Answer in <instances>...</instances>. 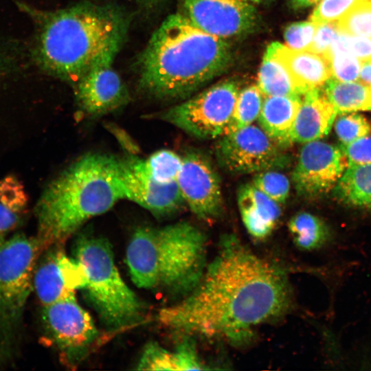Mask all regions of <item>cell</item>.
<instances>
[{
    "mask_svg": "<svg viewBox=\"0 0 371 371\" xmlns=\"http://www.w3.org/2000/svg\"><path fill=\"white\" fill-rule=\"evenodd\" d=\"M291 301L284 271L227 235L196 286L183 300L161 308L157 320L186 335L243 344L257 326L288 311Z\"/></svg>",
    "mask_w": 371,
    "mask_h": 371,
    "instance_id": "6da1fadb",
    "label": "cell"
},
{
    "mask_svg": "<svg viewBox=\"0 0 371 371\" xmlns=\"http://www.w3.org/2000/svg\"><path fill=\"white\" fill-rule=\"evenodd\" d=\"M16 3L34 25L32 61L73 86L93 67L113 63L126 34L124 15L111 6L84 3L46 11Z\"/></svg>",
    "mask_w": 371,
    "mask_h": 371,
    "instance_id": "7a4b0ae2",
    "label": "cell"
},
{
    "mask_svg": "<svg viewBox=\"0 0 371 371\" xmlns=\"http://www.w3.org/2000/svg\"><path fill=\"white\" fill-rule=\"evenodd\" d=\"M231 58L224 38L194 25L183 14L168 16L138 60V87L155 99L183 98L221 74Z\"/></svg>",
    "mask_w": 371,
    "mask_h": 371,
    "instance_id": "3957f363",
    "label": "cell"
},
{
    "mask_svg": "<svg viewBox=\"0 0 371 371\" xmlns=\"http://www.w3.org/2000/svg\"><path fill=\"white\" fill-rule=\"evenodd\" d=\"M122 199L118 157L98 152L80 156L47 184L36 205V238L42 251L63 245Z\"/></svg>",
    "mask_w": 371,
    "mask_h": 371,
    "instance_id": "277c9868",
    "label": "cell"
},
{
    "mask_svg": "<svg viewBox=\"0 0 371 371\" xmlns=\"http://www.w3.org/2000/svg\"><path fill=\"white\" fill-rule=\"evenodd\" d=\"M126 262L137 286L186 295L206 268V238L187 222L161 228L141 227L131 238Z\"/></svg>",
    "mask_w": 371,
    "mask_h": 371,
    "instance_id": "5b68a950",
    "label": "cell"
},
{
    "mask_svg": "<svg viewBox=\"0 0 371 371\" xmlns=\"http://www.w3.org/2000/svg\"><path fill=\"white\" fill-rule=\"evenodd\" d=\"M74 256L86 273L85 296L107 327L119 329L142 319L144 305L122 280L106 239L82 235Z\"/></svg>",
    "mask_w": 371,
    "mask_h": 371,
    "instance_id": "8992f818",
    "label": "cell"
},
{
    "mask_svg": "<svg viewBox=\"0 0 371 371\" xmlns=\"http://www.w3.org/2000/svg\"><path fill=\"white\" fill-rule=\"evenodd\" d=\"M41 251L36 238L22 234L0 244V368L18 355L24 311Z\"/></svg>",
    "mask_w": 371,
    "mask_h": 371,
    "instance_id": "52a82bcc",
    "label": "cell"
},
{
    "mask_svg": "<svg viewBox=\"0 0 371 371\" xmlns=\"http://www.w3.org/2000/svg\"><path fill=\"white\" fill-rule=\"evenodd\" d=\"M239 90L232 80L219 82L160 114L159 118L199 139L221 137Z\"/></svg>",
    "mask_w": 371,
    "mask_h": 371,
    "instance_id": "ba28073f",
    "label": "cell"
},
{
    "mask_svg": "<svg viewBox=\"0 0 371 371\" xmlns=\"http://www.w3.org/2000/svg\"><path fill=\"white\" fill-rule=\"evenodd\" d=\"M219 166L232 174H250L289 166L290 157L261 128L249 125L221 137L215 146Z\"/></svg>",
    "mask_w": 371,
    "mask_h": 371,
    "instance_id": "9c48e42d",
    "label": "cell"
},
{
    "mask_svg": "<svg viewBox=\"0 0 371 371\" xmlns=\"http://www.w3.org/2000/svg\"><path fill=\"white\" fill-rule=\"evenodd\" d=\"M42 319L51 340L70 363L84 357L98 337L91 317L75 294L43 306Z\"/></svg>",
    "mask_w": 371,
    "mask_h": 371,
    "instance_id": "30bf717a",
    "label": "cell"
},
{
    "mask_svg": "<svg viewBox=\"0 0 371 371\" xmlns=\"http://www.w3.org/2000/svg\"><path fill=\"white\" fill-rule=\"evenodd\" d=\"M118 175L125 199L157 217L175 214L186 205L177 182L158 183L148 171L145 159L135 155L118 157Z\"/></svg>",
    "mask_w": 371,
    "mask_h": 371,
    "instance_id": "8fae6325",
    "label": "cell"
},
{
    "mask_svg": "<svg viewBox=\"0 0 371 371\" xmlns=\"http://www.w3.org/2000/svg\"><path fill=\"white\" fill-rule=\"evenodd\" d=\"M348 166L340 147L318 140L305 143L292 172L296 192L313 199L334 189Z\"/></svg>",
    "mask_w": 371,
    "mask_h": 371,
    "instance_id": "7c38bea8",
    "label": "cell"
},
{
    "mask_svg": "<svg viewBox=\"0 0 371 371\" xmlns=\"http://www.w3.org/2000/svg\"><path fill=\"white\" fill-rule=\"evenodd\" d=\"M177 182L186 205L199 219L212 220L221 214L220 177L205 153L195 150L186 153Z\"/></svg>",
    "mask_w": 371,
    "mask_h": 371,
    "instance_id": "4fadbf2b",
    "label": "cell"
},
{
    "mask_svg": "<svg viewBox=\"0 0 371 371\" xmlns=\"http://www.w3.org/2000/svg\"><path fill=\"white\" fill-rule=\"evenodd\" d=\"M183 15L203 31L225 39L243 34L256 24L248 0H181Z\"/></svg>",
    "mask_w": 371,
    "mask_h": 371,
    "instance_id": "5bb4252c",
    "label": "cell"
},
{
    "mask_svg": "<svg viewBox=\"0 0 371 371\" xmlns=\"http://www.w3.org/2000/svg\"><path fill=\"white\" fill-rule=\"evenodd\" d=\"M36 265L33 289L43 306L74 295L83 289L87 279L82 266L54 246Z\"/></svg>",
    "mask_w": 371,
    "mask_h": 371,
    "instance_id": "9a60e30c",
    "label": "cell"
},
{
    "mask_svg": "<svg viewBox=\"0 0 371 371\" xmlns=\"http://www.w3.org/2000/svg\"><path fill=\"white\" fill-rule=\"evenodd\" d=\"M74 87L78 106L91 117L117 110L129 102L128 89L112 63L93 67Z\"/></svg>",
    "mask_w": 371,
    "mask_h": 371,
    "instance_id": "2e32d148",
    "label": "cell"
},
{
    "mask_svg": "<svg viewBox=\"0 0 371 371\" xmlns=\"http://www.w3.org/2000/svg\"><path fill=\"white\" fill-rule=\"evenodd\" d=\"M337 111L322 87L310 89L302 96L290 131L292 144L319 140L328 135Z\"/></svg>",
    "mask_w": 371,
    "mask_h": 371,
    "instance_id": "e0dca14e",
    "label": "cell"
},
{
    "mask_svg": "<svg viewBox=\"0 0 371 371\" xmlns=\"http://www.w3.org/2000/svg\"><path fill=\"white\" fill-rule=\"evenodd\" d=\"M237 203L244 226L252 237L264 239L272 233L281 216L280 204L251 183L239 188Z\"/></svg>",
    "mask_w": 371,
    "mask_h": 371,
    "instance_id": "ac0fdd59",
    "label": "cell"
},
{
    "mask_svg": "<svg viewBox=\"0 0 371 371\" xmlns=\"http://www.w3.org/2000/svg\"><path fill=\"white\" fill-rule=\"evenodd\" d=\"M276 54L303 93L319 88L331 76L329 60L310 50H295L274 42Z\"/></svg>",
    "mask_w": 371,
    "mask_h": 371,
    "instance_id": "d6986e66",
    "label": "cell"
},
{
    "mask_svg": "<svg viewBox=\"0 0 371 371\" xmlns=\"http://www.w3.org/2000/svg\"><path fill=\"white\" fill-rule=\"evenodd\" d=\"M302 96H265L258 117L265 133L280 148L292 143L290 131L297 113Z\"/></svg>",
    "mask_w": 371,
    "mask_h": 371,
    "instance_id": "ffe728a7",
    "label": "cell"
},
{
    "mask_svg": "<svg viewBox=\"0 0 371 371\" xmlns=\"http://www.w3.org/2000/svg\"><path fill=\"white\" fill-rule=\"evenodd\" d=\"M137 370H207L200 360L194 345L185 340L173 351L156 343L146 345Z\"/></svg>",
    "mask_w": 371,
    "mask_h": 371,
    "instance_id": "44dd1931",
    "label": "cell"
},
{
    "mask_svg": "<svg viewBox=\"0 0 371 371\" xmlns=\"http://www.w3.org/2000/svg\"><path fill=\"white\" fill-rule=\"evenodd\" d=\"M258 87L264 96H302L289 71L276 54L275 43L267 48L258 72Z\"/></svg>",
    "mask_w": 371,
    "mask_h": 371,
    "instance_id": "7402d4cb",
    "label": "cell"
},
{
    "mask_svg": "<svg viewBox=\"0 0 371 371\" xmlns=\"http://www.w3.org/2000/svg\"><path fill=\"white\" fill-rule=\"evenodd\" d=\"M333 190L343 203L371 209V164L349 165Z\"/></svg>",
    "mask_w": 371,
    "mask_h": 371,
    "instance_id": "603a6c76",
    "label": "cell"
},
{
    "mask_svg": "<svg viewBox=\"0 0 371 371\" xmlns=\"http://www.w3.org/2000/svg\"><path fill=\"white\" fill-rule=\"evenodd\" d=\"M322 89L337 113L371 109V87L361 82H341L330 78Z\"/></svg>",
    "mask_w": 371,
    "mask_h": 371,
    "instance_id": "cb8c5ba5",
    "label": "cell"
},
{
    "mask_svg": "<svg viewBox=\"0 0 371 371\" xmlns=\"http://www.w3.org/2000/svg\"><path fill=\"white\" fill-rule=\"evenodd\" d=\"M288 228L294 245L303 251L320 249L330 238L326 224L308 212L294 214L289 221Z\"/></svg>",
    "mask_w": 371,
    "mask_h": 371,
    "instance_id": "d4e9b609",
    "label": "cell"
},
{
    "mask_svg": "<svg viewBox=\"0 0 371 371\" xmlns=\"http://www.w3.org/2000/svg\"><path fill=\"white\" fill-rule=\"evenodd\" d=\"M264 98L258 85H251L239 91L231 119L223 135L247 127L258 119Z\"/></svg>",
    "mask_w": 371,
    "mask_h": 371,
    "instance_id": "484cf974",
    "label": "cell"
},
{
    "mask_svg": "<svg viewBox=\"0 0 371 371\" xmlns=\"http://www.w3.org/2000/svg\"><path fill=\"white\" fill-rule=\"evenodd\" d=\"M145 164L155 181L168 184L177 181L182 166V157L170 150L161 149L146 159Z\"/></svg>",
    "mask_w": 371,
    "mask_h": 371,
    "instance_id": "4316f807",
    "label": "cell"
},
{
    "mask_svg": "<svg viewBox=\"0 0 371 371\" xmlns=\"http://www.w3.org/2000/svg\"><path fill=\"white\" fill-rule=\"evenodd\" d=\"M251 183L263 194L283 204L290 192V182L286 175L276 170L260 172L256 174Z\"/></svg>",
    "mask_w": 371,
    "mask_h": 371,
    "instance_id": "83f0119b",
    "label": "cell"
},
{
    "mask_svg": "<svg viewBox=\"0 0 371 371\" xmlns=\"http://www.w3.org/2000/svg\"><path fill=\"white\" fill-rule=\"evenodd\" d=\"M337 24L339 32L371 38V0L357 5Z\"/></svg>",
    "mask_w": 371,
    "mask_h": 371,
    "instance_id": "f1b7e54d",
    "label": "cell"
},
{
    "mask_svg": "<svg viewBox=\"0 0 371 371\" xmlns=\"http://www.w3.org/2000/svg\"><path fill=\"white\" fill-rule=\"evenodd\" d=\"M335 130L341 144L346 145L368 136L371 127L361 115L344 113L336 120Z\"/></svg>",
    "mask_w": 371,
    "mask_h": 371,
    "instance_id": "f546056e",
    "label": "cell"
},
{
    "mask_svg": "<svg viewBox=\"0 0 371 371\" xmlns=\"http://www.w3.org/2000/svg\"><path fill=\"white\" fill-rule=\"evenodd\" d=\"M328 60L333 78L341 82H355L359 76L361 62L353 55L339 50H330Z\"/></svg>",
    "mask_w": 371,
    "mask_h": 371,
    "instance_id": "4dcf8cb0",
    "label": "cell"
},
{
    "mask_svg": "<svg viewBox=\"0 0 371 371\" xmlns=\"http://www.w3.org/2000/svg\"><path fill=\"white\" fill-rule=\"evenodd\" d=\"M365 0H320L312 14L311 21L315 24L337 22L350 10Z\"/></svg>",
    "mask_w": 371,
    "mask_h": 371,
    "instance_id": "1f68e13d",
    "label": "cell"
},
{
    "mask_svg": "<svg viewBox=\"0 0 371 371\" xmlns=\"http://www.w3.org/2000/svg\"><path fill=\"white\" fill-rule=\"evenodd\" d=\"M0 202L16 212H24L27 195L23 186L14 176H7L0 181Z\"/></svg>",
    "mask_w": 371,
    "mask_h": 371,
    "instance_id": "d6a6232c",
    "label": "cell"
},
{
    "mask_svg": "<svg viewBox=\"0 0 371 371\" xmlns=\"http://www.w3.org/2000/svg\"><path fill=\"white\" fill-rule=\"evenodd\" d=\"M330 50L345 51L363 61L371 60V38L339 32Z\"/></svg>",
    "mask_w": 371,
    "mask_h": 371,
    "instance_id": "836d02e7",
    "label": "cell"
},
{
    "mask_svg": "<svg viewBox=\"0 0 371 371\" xmlns=\"http://www.w3.org/2000/svg\"><path fill=\"white\" fill-rule=\"evenodd\" d=\"M317 24L309 21L295 23L284 31L286 45L295 50H308L313 40Z\"/></svg>",
    "mask_w": 371,
    "mask_h": 371,
    "instance_id": "e575fe53",
    "label": "cell"
},
{
    "mask_svg": "<svg viewBox=\"0 0 371 371\" xmlns=\"http://www.w3.org/2000/svg\"><path fill=\"white\" fill-rule=\"evenodd\" d=\"M339 33L337 22L317 24L308 50L324 56L328 59L330 47Z\"/></svg>",
    "mask_w": 371,
    "mask_h": 371,
    "instance_id": "d590c367",
    "label": "cell"
},
{
    "mask_svg": "<svg viewBox=\"0 0 371 371\" xmlns=\"http://www.w3.org/2000/svg\"><path fill=\"white\" fill-rule=\"evenodd\" d=\"M351 164H371V136H366L351 144L339 146Z\"/></svg>",
    "mask_w": 371,
    "mask_h": 371,
    "instance_id": "8d00e7d4",
    "label": "cell"
},
{
    "mask_svg": "<svg viewBox=\"0 0 371 371\" xmlns=\"http://www.w3.org/2000/svg\"><path fill=\"white\" fill-rule=\"evenodd\" d=\"M21 214L16 212L0 202V244L7 235L17 227L21 223Z\"/></svg>",
    "mask_w": 371,
    "mask_h": 371,
    "instance_id": "74e56055",
    "label": "cell"
},
{
    "mask_svg": "<svg viewBox=\"0 0 371 371\" xmlns=\"http://www.w3.org/2000/svg\"><path fill=\"white\" fill-rule=\"evenodd\" d=\"M359 78L361 82L371 87V60L362 62Z\"/></svg>",
    "mask_w": 371,
    "mask_h": 371,
    "instance_id": "f35d334b",
    "label": "cell"
},
{
    "mask_svg": "<svg viewBox=\"0 0 371 371\" xmlns=\"http://www.w3.org/2000/svg\"><path fill=\"white\" fill-rule=\"evenodd\" d=\"M320 0H293V4L298 8L308 7L317 3Z\"/></svg>",
    "mask_w": 371,
    "mask_h": 371,
    "instance_id": "ab89813d",
    "label": "cell"
},
{
    "mask_svg": "<svg viewBox=\"0 0 371 371\" xmlns=\"http://www.w3.org/2000/svg\"><path fill=\"white\" fill-rule=\"evenodd\" d=\"M144 6H151L155 4L159 0H134Z\"/></svg>",
    "mask_w": 371,
    "mask_h": 371,
    "instance_id": "60d3db41",
    "label": "cell"
},
{
    "mask_svg": "<svg viewBox=\"0 0 371 371\" xmlns=\"http://www.w3.org/2000/svg\"><path fill=\"white\" fill-rule=\"evenodd\" d=\"M249 1H251V2H260V1H265V0H248Z\"/></svg>",
    "mask_w": 371,
    "mask_h": 371,
    "instance_id": "b9f144b4",
    "label": "cell"
}]
</instances>
